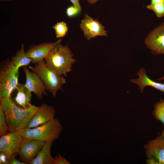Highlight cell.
Masks as SVG:
<instances>
[{"instance_id": "cell-23", "label": "cell", "mask_w": 164, "mask_h": 164, "mask_svg": "<svg viewBox=\"0 0 164 164\" xmlns=\"http://www.w3.org/2000/svg\"><path fill=\"white\" fill-rule=\"evenodd\" d=\"M11 156L5 152H0V164H9Z\"/></svg>"}, {"instance_id": "cell-29", "label": "cell", "mask_w": 164, "mask_h": 164, "mask_svg": "<svg viewBox=\"0 0 164 164\" xmlns=\"http://www.w3.org/2000/svg\"><path fill=\"white\" fill-rule=\"evenodd\" d=\"M161 135L164 138V129L163 130L162 133Z\"/></svg>"}, {"instance_id": "cell-18", "label": "cell", "mask_w": 164, "mask_h": 164, "mask_svg": "<svg viewBox=\"0 0 164 164\" xmlns=\"http://www.w3.org/2000/svg\"><path fill=\"white\" fill-rule=\"evenodd\" d=\"M147 8L153 11L158 18L164 16V0H151Z\"/></svg>"}, {"instance_id": "cell-13", "label": "cell", "mask_w": 164, "mask_h": 164, "mask_svg": "<svg viewBox=\"0 0 164 164\" xmlns=\"http://www.w3.org/2000/svg\"><path fill=\"white\" fill-rule=\"evenodd\" d=\"M55 110L46 103L42 104L39 108L29 122L27 127L32 128L46 123L54 118Z\"/></svg>"}, {"instance_id": "cell-11", "label": "cell", "mask_w": 164, "mask_h": 164, "mask_svg": "<svg viewBox=\"0 0 164 164\" xmlns=\"http://www.w3.org/2000/svg\"><path fill=\"white\" fill-rule=\"evenodd\" d=\"M22 136L18 131L10 132L1 136L0 152L12 156L18 154Z\"/></svg>"}, {"instance_id": "cell-30", "label": "cell", "mask_w": 164, "mask_h": 164, "mask_svg": "<svg viewBox=\"0 0 164 164\" xmlns=\"http://www.w3.org/2000/svg\"><path fill=\"white\" fill-rule=\"evenodd\" d=\"M2 1H12L13 0H1Z\"/></svg>"}, {"instance_id": "cell-28", "label": "cell", "mask_w": 164, "mask_h": 164, "mask_svg": "<svg viewBox=\"0 0 164 164\" xmlns=\"http://www.w3.org/2000/svg\"><path fill=\"white\" fill-rule=\"evenodd\" d=\"M164 80V77H161V78H159L158 79L155 80Z\"/></svg>"}, {"instance_id": "cell-15", "label": "cell", "mask_w": 164, "mask_h": 164, "mask_svg": "<svg viewBox=\"0 0 164 164\" xmlns=\"http://www.w3.org/2000/svg\"><path fill=\"white\" fill-rule=\"evenodd\" d=\"M139 78L132 79L131 81L139 86L140 92L142 93L146 86H150L164 93V83L155 82L150 78L147 75L144 68H141L137 73Z\"/></svg>"}, {"instance_id": "cell-27", "label": "cell", "mask_w": 164, "mask_h": 164, "mask_svg": "<svg viewBox=\"0 0 164 164\" xmlns=\"http://www.w3.org/2000/svg\"><path fill=\"white\" fill-rule=\"evenodd\" d=\"M98 0H87L88 2L91 5L95 4Z\"/></svg>"}, {"instance_id": "cell-1", "label": "cell", "mask_w": 164, "mask_h": 164, "mask_svg": "<svg viewBox=\"0 0 164 164\" xmlns=\"http://www.w3.org/2000/svg\"><path fill=\"white\" fill-rule=\"evenodd\" d=\"M10 132L17 131L27 127L30 119L39 107L32 105L30 108L23 109L15 105L11 98H0Z\"/></svg>"}, {"instance_id": "cell-12", "label": "cell", "mask_w": 164, "mask_h": 164, "mask_svg": "<svg viewBox=\"0 0 164 164\" xmlns=\"http://www.w3.org/2000/svg\"><path fill=\"white\" fill-rule=\"evenodd\" d=\"M29 67H24L23 69L25 73L26 87L36 95L39 100L43 98L44 95H47L46 90L43 81L36 73L30 71Z\"/></svg>"}, {"instance_id": "cell-7", "label": "cell", "mask_w": 164, "mask_h": 164, "mask_svg": "<svg viewBox=\"0 0 164 164\" xmlns=\"http://www.w3.org/2000/svg\"><path fill=\"white\" fill-rule=\"evenodd\" d=\"M44 143L37 140L23 137L18 153L20 159L29 163L36 156Z\"/></svg>"}, {"instance_id": "cell-5", "label": "cell", "mask_w": 164, "mask_h": 164, "mask_svg": "<svg viewBox=\"0 0 164 164\" xmlns=\"http://www.w3.org/2000/svg\"><path fill=\"white\" fill-rule=\"evenodd\" d=\"M0 98L11 97V94L19 84V70L8 58L0 65Z\"/></svg>"}, {"instance_id": "cell-20", "label": "cell", "mask_w": 164, "mask_h": 164, "mask_svg": "<svg viewBox=\"0 0 164 164\" xmlns=\"http://www.w3.org/2000/svg\"><path fill=\"white\" fill-rule=\"evenodd\" d=\"M55 31L57 38H62L67 34L68 28L66 24L63 22H58L53 26Z\"/></svg>"}, {"instance_id": "cell-19", "label": "cell", "mask_w": 164, "mask_h": 164, "mask_svg": "<svg viewBox=\"0 0 164 164\" xmlns=\"http://www.w3.org/2000/svg\"><path fill=\"white\" fill-rule=\"evenodd\" d=\"M153 115L157 120L161 121L164 125V100L161 99L154 107Z\"/></svg>"}, {"instance_id": "cell-9", "label": "cell", "mask_w": 164, "mask_h": 164, "mask_svg": "<svg viewBox=\"0 0 164 164\" xmlns=\"http://www.w3.org/2000/svg\"><path fill=\"white\" fill-rule=\"evenodd\" d=\"M80 27L87 40L97 36H106L107 31L104 26L96 19L86 14L84 18L81 21Z\"/></svg>"}, {"instance_id": "cell-4", "label": "cell", "mask_w": 164, "mask_h": 164, "mask_svg": "<svg viewBox=\"0 0 164 164\" xmlns=\"http://www.w3.org/2000/svg\"><path fill=\"white\" fill-rule=\"evenodd\" d=\"M29 69L36 73L44 83L46 90L55 97L58 92L63 91L62 87L66 82L63 76H60L48 68L44 60L41 61L35 66H29Z\"/></svg>"}, {"instance_id": "cell-14", "label": "cell", "mask_w": 164, "mask_h": 164, "mask_svg": "<svg viewBox=\"0 0 164 164\" xmlns=\"http://www.w3.org/2000/svg\"><path fill=\"white\" fill-rule=\"evenodd\" d=\"M16 94L12 100L17 106L23 109H27L31 107V92L25 84L19 83L15 89Z\"/></svg>"}, {"instance_id": "cell-2", "label": "cell", "mask_w": 164, "mask_h": 164, "mask_svg": "<svg viewBox=\"0 0 164 164\" xmlns=\"http://www.w3.org/2000/svg\"><path fill=\"white\" fill-rule=\"evenodd\" d=\"M67 45H56L44 59L47 67L60 76H67L72 70L75 60Z\"/></svg>"}, {"instance_id": "cell-10", "label": "cell", "mask_w": 164, "mask_h": 164, "mask_svg": "<svg viewBox=\"0 0 164 164\" xmlns=\"http://www.w3.org/2000/svg\"><path fill=\"white\" fill-rule=\"evenodd\" d=\"M61 39L55 42H44L38 45H30L26 52L27 56L32 60V63L36 64L44 60L49 55L51 50L56 45L60 43Z\"/></svg>"}, {"instance_id": "cell-16", "label": "cell", "mask_w": 164, "mask_h": 164, "mask_svg": "<svg viewBox=\"0 0 164 164\" xmlns=\"http://www.w3.org/2000/svg\"><path fill=\"white\" fill-rule=\"evenodd\" d=\"M53 141L44 142L43 146L36 156L29 164H52L53 158L51 154V149Z\"/></svg>"}, {"instance_id": "cell-24", "label": "cell", "mask_w": 164, "mask_h": 164, "mask_svg": "<svg viewBox=\"0 0 164 164\" xmlns=\"http://www.w3.org/2000/svg\"><path fill=\"white\" fill-rule=\"evenodd\" d=\"M58 156H56L53 158L52 164H70L65 158L58 153Z\"/></svg>"}, {"instance_id": "cell-17", "label": "cell", "mask_w": 164, "mask_h": 164, "mask_svg": "<svg viewBox=\"0 0 164 164\" xmlns=\"http://www.w3.org/2000/svg\"><path fill=\"white\" fill-rule=\"evenodd\" d=\"M13 66L17 70L21 67H27L32 63V59L27 55L24 50V45L22 44L21 48L16 53L10 60Z\"/></svg>"}, {"instance_id": "cell-22", "label": "cell", "mask_w": 164, "mask_h": 164, "mask_svg": "<svg viewBox=\"0 0 164 164\" xmlns=\"http://www.w3.org/2000/svg\"><path fill=\"white\" fill-rule=\"evenodd\" d=\"M81 10L75 7L74 6L71 5L68 7L66 10V14L69 18L73 17L78 15Z\"/></svg>"}, {"instance_id": "cell-3", "label": "cell", "mask_w": 164, "mask_h": 164, "mask_svg": "<svg viewBox=\"0 0 164 164\" xmlns=\"http://www.w3.org/2000/svg\"><path fill=\"white\" fill-rule=\"evenodd\" d=\"M62 130L63 127L59 120L54 118L38 126L32 128L26 127L18 131L22 137L45 142L57 139Z\"/></svg>"}, {"instance_id": "cell-8", "label": "cell", "mask_w": 164, "mask_h": 164, "mask_svg": "<svg viewBox=\"0 0 164 164\" xmlns=\"http://www.w3.org/2000/svg\"><path fill=\"white\" fill-rule=\"evenodd\" d=\"M145 43L153 54L164 55V22L157 26L146 37Z\"/></svg>"}, {"instance_id": "cell-26", "label": "cell", "mask_w": 164, "mask_h": 164, "mask_svg": "<svg viewBox=\"0 0 164 164\" xmlns=\"http://www.w3.org/2000/svg\"><path fill=\"white\" fill-rule=\"evenodd\" d=\"M72 3L73 6L81 10V7L80 4V0H70Z\"/></svg>"}, {"instance_id": "cell-21", "label": "cell", "mask_w": 164, "mask_h": 164, "mask_svg": "<svg viewBox=\"0 0 164 164\" xmlns=\"http://www.w3.org/2000/svg\"><path fill=\"white\" fill-rule=\"evenodd\" d=\"M9 131L5 116L2 106L0 104V135L2 136L6 134Z\"/></svg>"}, {"instance_id": "cell-25", "label": "cell", "mask_w": 164, "mask_h": 164, "mask_svg": "<svg viewBox=\"0 0 164 164\" xmlns=\"http://www.w3.org/2000/svg\"><path fill=\"white\" fill-rule=\"evenodd\" d=\"M16 155H12L10 158L9 162V164H27V163L23 162H22L19 161L15 158Z\"/></svg>"}, {"instance_id": "cell-6", "label": "cell", "mask_w": 164, "mask_h": 164, "mask_svg": "<svg viewBox=\"0 0 164 164\" xmlns=\"http://www.w3.org/2000/svg\"><path fill=\"white\" fill-rule=\"evenodd\" d=\"M149 164H164V138L161 135L148 141L145 145Z\"/></svg>"}]
</instances>
